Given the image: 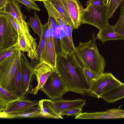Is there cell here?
Instances as JSON below:
<instances>
[{"instance_id": "1", "label": "cell", "mask_w": 124, "mask_h": 124, "mask_svg": "<svg viewBox=\"0 0 124 124\" xmlns=\"http://www.w3.org/2000/svg\"><path fill=\"white\" fill-rule=\"evenodd\" d=\"M84 68L74 53L67 52L57 55L56 71L65 83L68 92L95 97L90 92V87L85 80Z\"/></svg>"}, {"instance_id": "2", "label": "cell", "mask_w": 124, "mask_h": 124, "mask_svg": "<svg viewBox=\"0 0 124 124\" xmlns=\"http://www.w3.org/2000/svg\"><path fill=\"white\" fill-rule=\"evenodd\" d=\"M95 34L93 33L91 39L87 42H80L75 47L74 53L84 67L95 73L101 75L104 73L106 64L104 57L97 48Z\"/></svg>"}, {"instance_id": "3", "label": "cell", "mask_w": 124, "mask_h": 124, "mask_svg": "<svg viewBox=\"0 0 124 124\" xmlns=\"http://www.w3.org/2000/svg\"><path fill=\"white\" fill-rule=\"evenodd\" d=\"M87 6L85 9L83 7L82 9V23L91 25L97 28L99 30L110 25L107 17L108 5L96 6L90 4Z\"/></svg>"}, {"instance_id": "4", "label": "cell", "mask_w": 124, "mask_h": 124, "mask_svg": "<svg viewBox=\"0 0 124 124\" xmlns=\"http://www.w3.org/2000/svg\"><path fill=\"white\" fill-rule=\"evenodd\" d=\"M21 54L19 50L13 55L0 62V86L9 92L14 93L13 79Z\"/></svg>"}, {"instance_id": "5", "label": "cell", "mask_w": 124, "mask_h": 124, "mask_svg": "<svg viewBox=\"0 0 124 124\" xmlns=\"http://www.w3.org/2000/svg\"><path fill=\"white\" fill-rule=\"evenodd\" d=\"M44 105L48 112L56 119H63L61 114L63 111L74 108H82L86 103V100L82 99L73 100H65L61 98L52 100L42 99Z\"/></svg>"}, {"instance_id": "6", "label": "cell", "mask_w": 124, "mask_h": 124, "mask_svg": "<svg viewBox=\"0 0 124 124\" xmlns=\"http://www.w3.org/2000/svg\"><path fill=\"white\" fill-rule=\"evenodd\" d=\"M40 90L52 100L62 98L63 94L68 92L61 76L57 71H53Z\"/></svg>"}, {"instance_id": "7", "label": "cell", "mask_w": 124, "mask_h": 124, "mask_svg": "<svg viewBox=\"0 0 124 124\" xmlns=\"http://www.w3.org/2000/svg\"><path fill=\"white\" fill-rule=\"evenodd\" d=\"M17 32L5 13L0 15V49L9 47L17 42Z\"/></svg>"}, {"instance_id": "8", "label": "cell", "mask_w": 124, "mask_h": 124, "mask_svg": "<svg viewBox=\"0 0 124 124\" xmlns=\"http://www.w3.org/2000/svg\"><path fill=\"white\" fill-rule=\"evenodd\" d=\"M123 84L112 73H104L92 85L90 91L99 99L102 94Z\"/></svg>"}, {"instance_id": "9", "label": "cell", "mask_w": 124, "mask_h": 124, "mask_svg": "<svg viewBox=\"0 0 124 124\" xmlns=\"http://www.w3.org/2000/svg\"><path fill=\"white\" fill-rule=\"evenodd\" d=\"M21 74V91L22 98L30 91L32 79L34 75L33 68L23 52L20 58Z\"/></svg>"}, {"instance_id": "10", "label": "cell", "mask_w": 124, "mask_h": 124, "mask_svg": "<svg viewBox=\"0 0 124 124\" xmlns=\"http://www.w3.org/2000/svg\"><path fill=\"white\" fill-rule=\"evenodd\" d=\"M56 53L54 36H48L46 38L45 44L39 58V62L46 64L52 69L57 71Z\"/></svg>"}, {"instance_id": "11", "label": "cell", "mask_w": 124, "mask_h": 124, "mask_svg": "<svg viewBox=\"0 0 124 124\" xmlns=\"http://www.w3.org/2000/svg\"><path fill=\"white\" fill-rule=\"evenodd\" d=\"M52 71L51 68L44 63L39 62L37 63L33 68L32 72L36 77L38 84L28 93L37 95L38 91L43 87Z\"/></svg>"}, {"instance_id": "12", "label": "cell", "mask_w": 124, "mask_h": 124, "mask_svg": "<svg viewBox=\"0 0 124 124\" xmlns=\"http://www.w3.org/2000/svg\"><path fill=\"white\" fill-rule=\"evenodd\" d=\"M70 17L74 29H78L82 23L81 11L83 7L78 0H61Z\"/></svg>"}, {"instance_id": "13", "label": "cell", "mask_w": 124, "mask_h": 124, "mask_svg": "<svg viewBox=\"0 0 124 124\" xmlns=\"http://www.w3.org/2000/svg\"><path fill=\"white\" fill-rule=\"evenodd\" d=\"M38 104L39 101L26 99L24 97L18 98L8 103L2 112L12 113L28 110L34 108Z\"/></svg>"}, {"instance_id": "14", "label": "cell", "mask_w": 124, "mask_h": 124, "mask_svg": "<svg viewBox=\"0 0 124 124\" xmlns=\"http://www.w3.org/2000/svg\"><path fill=\"white\" fill-rule=\"evenodd\" d=\"M4 13L8 14L15 18L19 26L27 24L20 7L16 0H8Z\"/></svg>"}, {"instance_id": "15", "label": "cell", "mask_w": 124, "mask_h": 124, "mask_svg": "<svg viewBox=\"0 0 124 124\" xmlns=\"http://www.w3.org/2000/svg\"><path fill=\"white\" fill-rule=\"evenodd\" d=\"M39 117H42V116L39 111V108L38 106L29 110L17 113H6L3 112H0V118L7 119L33 118Z\"/></svg>"}, {"instance_id": "16", "label": "cell", "mask_w": 124, "mask_h": 124, "mask_svg": "<svg viewBox=\"0 0 124 124\" xmlns=\"http://www.w3.org/2000/svg\"><path fill=\"white\" fill-rule=\"evenodd\" d=\"M124 118V115H116L108 113L107 111L92 113L82 112L75 116L80 119H108Z\"/></svg>"}, {"instance_id": "17", "label": "cell", "mask_w": 124, "mask_h": 124, "mask_svg": "<svg viewBox=\"0 0 124 124\" xmlns=\"http://www.w3.org/2000/svg\"><path fill=\"white\" fill-rule=\"evenodd\" d=\"M124 98V84L102 94L101 98L108 103H112Z\"/></svg>"}, {"instance_id": "18", "label": "cell", "mask_w": 124, "mask_h": 124, "mask_svg": "<svg viewBox=\"0 0 124 124\" xmlns=\"http://www.w3.org/2000/svg\"><path fill=\"white\" fill-rule=\"evenodd\" d=\"M96 38L103 44L109 40L124 39V35L115 32L110 25L107 28L99 30Z\"/></svg>"}, {"instance_id": "19", "label": "cell", "mask_w": 124, "mask_h": 124, "mask_svg": "<svg viewBox=\"0 0 124 124\" xmlns=\"http://www.w3.org/2000/svg\"><path fill=\"white\" fill-rule=\"evenodd\" d=\"M18 98L14 92L9 91L0 86V112L3 111L9 102Z\"/></svg>"}, {"instance_id": "20", "label": "cell", "mask_w": 124, "mask_h": 124, "mask_svg": "<svg viewBox=\"0 0 124 124\" xmlns=\"http://www.w3.org/2000/svg\"><path fill=\"white\" fill-rule=\"evenodd\" d=\"M43 2L47 10L49 16L53 17L61 27H64L66 26V24H68L66 23L60 14L49 1H44Z\"/></svg>"}, {"instance_id": "21", "label": "cell", "mask_w": 124, "mask_h": 124, "mask_svg": "<svg viewBox=\"0 0 124 124\" xmlns=\"http://www.w3.org/2000/svg\"><path fill=\"white\" fill-rule=\"evenodd\" d=\"M33 16H30L27 23L33 31L35 33L38 35L40 39L44 24H42L40 21L38 15L36 12L34 11Z\"/></svg>"}, {"instance_id": "22", "label": "cell", "mask_w": 124, "mask_h": 124, "mask_svg": "<svg viewBox=\"0 0 124 124\" xmlns=\"http://www.w3.org/2000/svg\"><path fill=\"white\" fill-rule=\"evenodd\" d=\"M49 1L60 14L66 23L69 24L73 29H74L71 20L61 0H49Z\"/></svg>"}, {"instance_id": "23", "label": "cell", "mask_w": 124, "mask_h": 124, "mask_svg": "<svg viewBox=\"0 0 124 124\" xmlns=\"http://www.w3.org/2000/svg\"><path fill=\"white\" fill-rule=\"evenodd\" d=\"M14 93L18 98H22L21 91V74L20 61L15 73L13 81Z\"/></svg>"}, {"instance_id": "24", "label": "cell", "mask_w": 124, "mask_h": 124, "mask_svg": "<svg viewBox=\"0 0 124 124\" xmlns=\"http://www.w3.org/2000/svg\"><path fill=\"white\" fill-rule=\"evenodd\" d=\"M112 27L115 32L124 35V5L121 7L120 16L118 21Z\"/></svg>"}, {"instance_id": "25", "label": "cell", "mask_w": 124, "mask_h": 124, "mask_svg": "<svg viewBox=\"0 0 124 124\" xmlns=\"http://www.w3.org/2000/svg\"><path fill=\"white\" fill-rule=\"evenodd\" d=\"M17 43L8 47L0 49V62L13 55L19 50Z\"/></svg>"}, {"instance_id": "26", "label": "cell", "mask_w": 124, "mask_h": 124, "mask_svg": "<svg viewBox=\"0 0 124 124\" xmlns=\"http://www.w3.org/2000/svg\"><path fill=\"white\" fill-rule=\"evenodd\" d=\"M18 37L17 43L19 50L21 52L27 53V55L30 58V52L29 48L24 39L23 34L20 29L17 30Z\"/></svg>"}, {"instance_id": "27", "label": "cell", "mask_w": 124, "mask_h": 124, "mask_svg": "<svg viewBox=\"0 0 124 124\" xmlns=\"http://www.w3.org/2000/svg\"><path fill=\"white\" fill-rule=\"evenodd\" d=\"M124 3V0H109L108 5L107 17L108 19L112 17L115 11L121 5Z\"/></svg>"}, {"instance_id": "28", "label": "cell", "mask_w": 124, "mask_h": 124, "mask_svg": "<svg viewBox=\"0 0 124 124\" xmlns=\"http://www.w3.org/2000/svg\"><path fill=\"white\" fill-rule=\"evenodd\" d=\"M83 71L85 80L90 88L93 83L101 75L97 74L85 67H84Z\"/></svg>"}, {"instance_id": "29", "label": "cell", "mask_w": 124, "mask_h": 124, "mask_svg": "<svg viewBox=\"0 0 124 124\" xmlns=\"http://www.w3.org/2000/svg\"><path fill=\"white\" fill-rule=\"evenodd\" d=\"M48 27L47 23L44 24V26L43 30L39 42L37 49V52L38 58H39L40 55L42 51L45 44L46 38L44 36V34L45 30Z\"/></svg>"}, {"instance_id": "30", "label": "cell", "mask_w": 124, "mask_h": 124, "mask_svg": "<svg viewBox=\"0 0 124 124\" xmlns=\"http://www.w3.org/2000/svg\"><path fill=\"white\" fill-rule=\"evenodd\" d=\"M38 106L39 108V111L42 117L56 119L55 116L52 115L48 112L46 108L44 105L42 99L39 101Z\"/></svg>"}, {"instance_id": "31", "label": "cell", "mask_w": 124, "mask_h": 124, "mask_svg": "<svg viewBox=\"0 0 124 124\" xmlns=\"http://www.w3.org/2000/svg\"><path fill=\"white\" fill-rule=\"evenodd\" d=\"M19 3L24 5L28 8L40 11V9L34 1L31 0H16Z\"/></svg>"}, {"instance_id": "32", "label": "cell", "mask_w": 124, "mask_h": 124, "mask_svg": "<svg viewBox=\"0 0 124 124\" xmlns=\"http://www.w3.org/2000/svg\"><path fill=\"white\" fill-rule=\"evenodd\" d=\"M82 108H74L68 109L62 112L61 115H67L68 116H76L82 113Z\"/></svg>"}, {"instance_id": "33", "label": "cell", "mask_w": 124, "mask_h": 124, "mask_svg": "<svg viewBox=\"0 0 124 124\" xmlns=\"http://www.w3.org/2000/svg\"><path fill=\"white\" fill-rule=\"evenodd\" d=\"M109 114L116 115H124V110L119 109H111L106 111Z\"/></svg>"}, {"instance_id": "34", "label": "cell", "mask_w": 124, "mask_h": 124, "mask_svg": "<svg viewBox=\"0 0 124 124\" xmlns=\"http://www.w3.org/2000/svg\"><path fill=\"white\" fill-rule=\"evenodd\" d=\"M90 4L96 6H101L104 5L103 0H89L86 2V5L87 6Z\"/></svg>"}, {"instance_id": "35", "label": "cell", "mask_w": 124, "mask_h": 124, "mask_svg": "<svg viewBox=\"0 0 124 124\" xmlns=\"http://www.w3.org/2000/svg\"><path fill=\"white\" fill-rule=\"evenodd\" d=\"M8 0H0V13H4Z\"/></svg>"}, {"instance_id": "36", "label": "cell", "mask_w": 124, "mask_h": 124, "mask_svg": "<svg viewBox=\"0 0 124 124\" xmlns=\"http://www.w3.org/2000/svg\"><path fill=\"white\" fill-rule=\"evenodd\" d=\"M109 0H103V5L105 6H108Z\"/></svg>"}, {"instance_id": "37", "label": "cell", "mask_w": 124, "mask_h": 124, "mask_svg": "<svg viewBox=\"0 0 124 124\" xmlns=\"http://www.w3.org/2000/svg\"><path fill=\"white\" fill-rule=\"evenodd\" d=\"M33 0L34 1H42L43 2L44 1H49V0Z\"/></svg>"}, {"instance_id": "38", "label": "cell", "mask_w": 124, "mask_h": 124, "mask_svg": "<svg viewBox=\"0 0 124 124\" xmlns=\"http://www.w3.org/2000/svg\"></svg>"}]
</instances>
